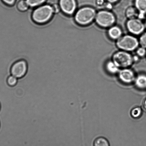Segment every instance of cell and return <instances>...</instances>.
Listing matches in <instances>:
<instances>
[{"instance_id": "cell-19", "label": "cell", "mask_w": 146, "mask_h": 146, "mask_svg": "<svg viewBox=\"0 0 146 146\" xmlns=\"http://www.w3.org/2000/svg\"><path fill=\"white\" fill-rule=\"evenodd\" d=\"M18 82V79L12 75L8 76L7 79V83L11 86H15L17 83Z\"/></svg>"}, {"instance_id": "cell-24", "label": "cell", "mask_w": 146, "mask_h": 146, "mask_svg": "<svg viewBox=\"0 0 146 146\" xmlns=\"http://www.w3.org/2000/svg\"><path fill=\"white\" fill-rule=\"evenodd\" d=\"M119 0H107L109 3L112 4L118 2Z\"/></svg>"}, {"instance_id": "cell-12", "label": "cell", "mask_w": 146, "mask_h": 146, "mask_svg": "<svg viewBox=\"0 0 146 146\" xmlns=\"http://www.w3.org/2000/svg\"><path fill=\"white\" fill-rule=\"evenodd\" d=\"M135 83L136 86L140 89H146V75L140 74L136 78Z\"/></svg>"}, {"instance_id": "cell-26", "label": "cell", "mask_w": 146, "mask_h": 146, "mask_svg": "<svg viewBox=\"0 0 146 146\" xmlns=\"http://www.w3.org/2000/svg\"><path fill=\"white\" fill-rule=\"evenodd\" d=\"M145 26H146V22H145Z\"/></svg>"}, {"instance_id": "cell-20", "label": "cell", "mask_w": 146, "mask_h": 146, "mask_svg": "<svg viewBox=\"0 0 146 146\" xmlns=\"http://www.w3.org/2000/svg\"><path fill=\"white\" fill-rule=\"evenodd\" d=\"M139 43L141 46L146 48V32L140 36Z\"/></svg>"}, {"instance_id": "cell-18", "label": "cell", "mask_w": 146, "mask_h": 146, "mask_svg": "<svg viewBox=\"0 0 146 146\" xmlns=\"http://www.w3.org/2000/svg\"><path fill=\"white\" fill-rule=\"evenodd\" d=\"M142 110L140 107H136L132 110L131 112L132 117L134 118H137L141 116Z\"/></svg>"}, {"instance_id": "cell-25", "label": "cell", "mask_w": 146, "mask_h": 146, "mask_svg": "<svg viewBox=\"0 0 146 146\" xmlns=\"http://www.w3.org/2000/svg\"><path fill=\"white\" fill-rule=\"evenodd\" d=\"M144 107L145 108H146V99L145 100L144 102Z\"/></svg>"}, {"instance_id": "cell-7", "label": "cell", "mask_w": 146, "mask_h": 146, "mask_svg": "<svg viewBox=\"0 0 146 146\" xmlns=\"http://www.w3.org/2000/svg\"><path fill=\"white\" fill-rule=\"evenodd\" d=\"M61 11L68 15H74L77 9L78 3L76 0H59Z\"/></svg>"}, {"instance_id": "cell-22", "label": "cell", "mask_w": 146, "mask_h": 146, "mask_svg": "<svg viewBox=\"0 0 146 146\" xmlns=\"http://www.w3.org/2000/svg\"><path fill=\"white\" fill-rule=\"evenodd\" d=\"M4 3L9 6H12L16 2L17 0H2Z\"/></svg>"}, {"instance_id": "cell-8", "label": "cell", "mask_w": 146, "mask_h": 146, "mask_svg": "<svg viewBox=\"0 0 146 146\" xmlns=\"http://www.w3.org/2000/svg\"><path fill=\"white\" fill-rule=\"evenodd\" d=\"M126 25L129 32L135 35H139L142 33L145 28V25L142 22L137 18L129 19Z\"/></svg>"}, {"instance_id": "cell-15", "label": "cell", "mask_w": 146, "mask_h": 146, "mask_svg": "<svg viewBox=\"0 0 146 146\" xmlns=\"http://www.w3.org/2000/svg\"><path fill=\"white\" fill-rule=\"evenodd\" d=\"M126 15L129 19L137 18L139 15V12L135 7H130L126 11Z\"/></svg>"}, {"instance_id": "cell-2", "label": "cell", "mask_w": 146, "mask_h": 146, "mask_svg": "<svg viewBox=\"0 0 146 146\" xmlns=\"http://www.w3.org/2000/svg\"><path fill=\"white\" fill-rule=\"evenodd\" d=\"M96 14L94 8L86 6L79 8L75 13L74 18L76 23L81 26L89 25L94 20Z\"/></svg>"}, {"instance_id": "cell-23", "label": "cell", "mask_w": 146, "mask_h": 146, "mask_svg": "<svg viewBox=\"0 0 146 146\" xmlns=\"http://www.w3.org/2000/svg\"><path fill=\"white\" fill-rule=\"evenodd\" d=\"M105 0H96V3L99 6H101L104 4Z\"/></svg>"}, {"instance_id": "cell-27", "label": "cell", "mask_w": 146, "mask_h": 146, "mask_svg": "<svg viewBox=\"0 0 146 146\" xmlns=\"http://www.w3.org/2000/svg\"><path fill=\"white\" fill-rule=\"evenodd\" d=\"M0 109H1V105H0Z\"/></svg>"}, {"instance_id": "cell-9", "label": "cell", "mask_w": 146, "mask_h": 146, "mask_svg": "<svg viewBox=\"0 0 146 146\" xmlns=\"http://www.w3.org/2000/svg\"><path fill=\"white\" fill-rule=\"evenodd\" d=\"M118 76L120 82L125 84H130L135 82L136 78L134 72L131 69L126 68L119 72Z\"/></svg>"}, {"instance_id": "cell-13", "label": "cell", "mask_w": 146, "mask_h": 146, "mask_svg": "<svg viewBox=\"0 0 146 146\" xmlns=\"http://www.w3.org/2000/svg\"><path fill=\"white\" fill-rule=\"evenodd\" d=\"M106 68L108 72L111 74H114L119 72V68L114 62L110 61L106 64Z\"/></svg>"}, {"instance_id": "cell-10", "label": "cell", "mask_w": 146, "mask_h": 146, "mask_svg": "<svg viewBox=\"0 0 146 146\" xmlns=\"http://www.w3.org/2000/svg\"><path fill=\"white\" fill-rule=\"evenodd\" d=\"M134 4L139 12L138 16L143 17L146 13V0H135Z\"/></svg>"}, {"instance_id": "cell-4", "label": "cell", "mask_w": 146, "mask_h": 146, "mask_svg": "<svg viewBox=\"0 0 146 146\" xmlns=\"http://www.w3.org/2000/svg\"><path fill=\"white\" fill-rule=\"evenodd\" d=\"M112 61L119 68H126L131 66L134 58L129 52L122 50L115 53Z\"/></svg>"}, {"instance_id": "cell-3", "label": "cell", "mask_w": 146, "mask_h": 146, "mask_svg": "<svg viewBox=\"0 0 146 146\" xmlns=\"http://www.w3.org/2000/svg\"><path fill=\"white\" fill-rule=\"evenodd\" d=\"M116 44L117 47L121 50L128 52L137 49L139 44L137 38L130 35L121 36L117 40Z\"/></svg>"}, {"instance_id": "cell-5", "label": "cell", "mask_w": 146, "mask_h": 146, "mask_svg": "<svg viewBox=\"0 0 146 146\" xmlns=\"http://www.w3.org/2000/svg\"><path fill=\"white\" fill-rule=\"evenodd\" d=\"M95 20L96 24L100 27L110 28L115 22V17L114 14L110 11L102 10L96 13Z\"/></svg>"}, {"instance_id": "cell-28", "label": "cell", "mask_w": 146, "mask_h": 146, "mask_svg": "<svg viewBox=\"0 0 146 146\" xmlns=\"http://www.w3.org/2000/svg\"></svg>"}, {"instance_id": "cell-11", "label": "cell", "mask_w": 146, "mask_h": 146, "mask_svg": "<svg viewBox=\"0 0 146 146\" xmlns=\"http://www.w3.org/2000/svg\"><path fill=\"white\" fill-rule=\"evenodd\" d=\"M109 37L111 39L117 40L122 36V32L120 28L117 26H112L110 27L108 31Z\"/></svg>"}, {"instance_id": "cell-21", "label": "cell", "mask_w": 146, "mask_h": 146, "mask_svg": "<svg viewBox=\"0 0 146 146\" xmlns=\"http://www.w3.org/2000/svg\"><path fill=\"white\" fill-rule=\"evenodd\" d=\"M146 48L141 46L140 47L137 48V56L142 57L145 56L146 54Z\"/></svg>"}, {"instance_id": "cell-17", "label": "cell", "mask_w": 146, "mask_h": 146, "mask_svg": "<svg viewBox=\"0 0 146 146\" xmlns=\"http://www.w3.org/2000/svg\"><path fill=\"white\" fill-rule=\"evenodd\" d=\"M17 5L18 9L21 12H25L30 8L26 0H17Z\"/></svg>"}, {"instance_id": "cell-16", "label": "cell", "mask_w": 146, "mask_h": 146, "mask_svg": "<svg viewBox=\"0 0 146 146\" xmlns=\"http://www.w3.org/2000/svg\"><path fill=\"white\" fill-rule=\"evenodd\" d=\"M30 7L35 8L46 3L47 0H26Z\"/></svg>"}, {"instance_id": "cell-1", "label": "cell", "mask_w": 146, "mask_h": 146, "mask_svg": "<svg viewBox=\"0 0 146 146\" xmlns=\"http://www.w3.org/2000/svg\"><path fill=\"white\" fill-rule=\"evenodd\" d=\"M54 14L52 6L45 4L34 9L33 12V19L36 23L44 24L49 22Z\"/></svg>"}, {"instance_id": "cell-14", "label": "cell", "mask_w": 146, "mask_h": 146, "mask_svg": "<svg viewBox=\"0 0 146 146\" xmlns=\"http://www.w3.org/2000/svg\"><path fill=\"white\" fill-rule=\"evenodd\" d=\"M94 146H110L108 140L105 137H100L95 139L94 142Z\"/></svg>"}, {"instance_id": "cell-6", "label": "cell", "mask_w": 146, "mask_h": 146, "mask_svg": "<svg viewBox=\"0 0 146 146\" xmlns=\"http://www.w3.org/2000/svg\"><path fill=\"white\" fill-rule=\"evenodd\" d=\"M28 70L27 64L25 60H22L15 62L11 67V75L17 79L21 78L26 74Z\"/></svg>"}]
</instances>
